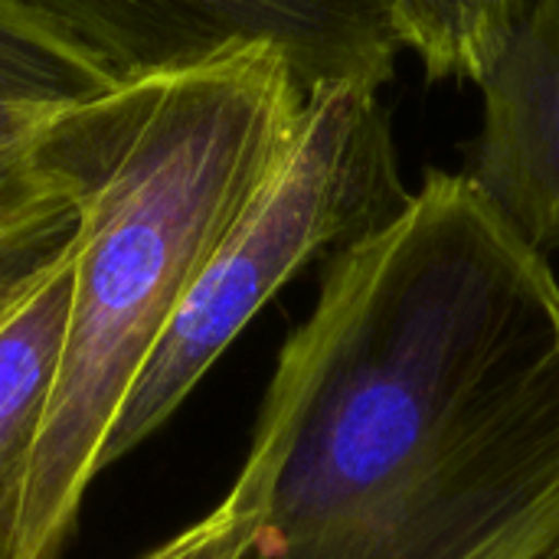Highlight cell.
<instances>
[{
	"mask_svg": "<svg viewBox=\"0 0 559 559\" xmlns=\"http://www.w3.org/2000/svg\"><path fill=\"white\" fill-rule=\"evenodd\" d=\"M242 559H559V278L465 174L328 255L246 452Z\"/></svg>",
	"mask_w": 559,
	"mask_h": 559,
	"instance_id": "6da1fadb",
	"label": "cell"
},
{
	"mask_svg": "<svg viewBox=\"0 0 559 559\" xmlns=\"http://www.w3.org/2000/svg\"><path fill=\"white\" fill-rule=\"evenodd\" d=\"M308 88L275 46L124 79L56 115L79 197L52 396L0 559H59L131 386L216 242L288 154Z\"/></svg>",
	"mask_w": 559,
	"mask_h": 559,
	"instance_id": "7a4b0ae2",
	"label": "cell"
},
{
	"mask_svg": "<svg viewBox=\"0 0 559 559\" xmlns=\"http://www.w3.org/2000/svg\"><path fill=\"white\" fill-rule=\"evenodd\" d=\"M409 193L380 88L354 82L311 88L288 154L236 213L131 386L105 445V468L170 423L308 262L393 219Z\"/></svg>",
	"mask_w": 559,
	"mask_h": 559,
	"instance_id": "3957f363",
	"label": "cell"
},
{
	"mask_svg": "<svg viewBox=\"0 0 559 559\" xmlns=\"http://www.w3.org/2000/svg\"><path fill=\"white\" fill-rule=\"evenodd\" d=\"M118 82L236 46H275L305 88H383L403 49L386 0H13Z\"/></svg>",
	"mask_w": 559,
	"mask_h": 559,
	"instance_id": "277c9868",
	"label": "cell"
},
{
	"mask_svg": "<svg viewBox=\"0 0 559 559\" xmlns=\"http://www.w3.org/2000/svg\"><path fill=\"white\" fill-rule=\"evenodd\" d=\"M485 115L465 177L537 252H559V0H534L478 85Z\"/></svg>",
	"mask_w": 559,
	"mask_h": 559,
	"instance_id": "5b68a950",
	"label": "cell"
},
{
	"mask_svg": "<svg viewBox=\"0 0 559 559\" xmlns=\"http://www.w3.org/2000/svg\"><path fill=\"white\" fill-rule=\"evenodd\" d=\"M72 249L75 239L0 311V557L56 383L72 298Z\"/></svg>",
	"mask_w": 559,
	"mask_h": 559,
	"instance_id": "8992f818",
	"label": "cell"
},
{
	"mask_svg": "<svg viewBox=\"0 0 559 559\" xmlns=\"http://www.w3.org/2000/svg\"><path fill=\"white\" fill-rule=\"evenodd\" d=\"M62 108H0V275L33 272L75 239L79 197L52 138Z\"/></svg>",
	"mask_w": 559,
	"mask_h": 559,
	"instance_id": "52a82bcc",
	"label": "cell"
},
{
	"mask_svg": "<svg viewBox=\"0 0 559 559\" xmlns=\"http://www.w3.org/2000/svg\"><path fill=\"white\" fill-rule=\"evenodd\" d=\"M534 0H386L390 23L429 82H475L498 66Z\"/></svg>",
	"mask_w": 559,
	"mask_h": 559,
	"instance_id": "ba28073f",
	"label": "cell"
},
{
	"mask_svg": "<svg viewBox=\"0 0 559 559\" xmlns=\"http://www.w3.org/2000/svg\"><path fill=\"white\" fill-rule=\"evenodd\" d=\"M118 79L82 46L13 0H0V108L72 105L95 98Z\"/></svg>",
	"mask_w": 559,
	"mask_h": 559,
	"instance_id": "9c48e42d",
	"label": "cell"
},
{
	"mask_svg": "<svg viewBox=\"0 0 559 559\" xmlns=\"http://www.w3.org/2000/svg\"><path fill=\"white\" fill-rule=\"evenodd\" d=\"M265 514V475L255 462H242L226 498L190 527L177 531L141 559H242Z\"/></svg>",
	"mask_w": 559,
	"mask_h": 559,
	"instance_id": "30bf717a",
	"label": "cell"
}]
</instances>
